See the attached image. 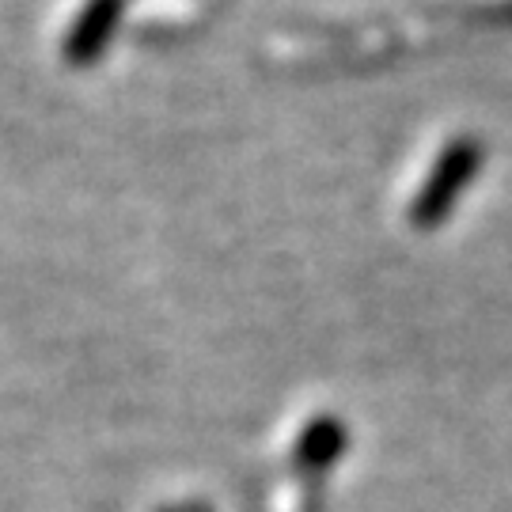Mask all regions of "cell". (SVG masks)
Segmentation results:
<instances>
[{
	"label": "cell",
	"instance_id": "6da1fadb",
	"mask_svg": "<svg viewBox=\"0 0 512 512\" xmlns=\"http://www.w3.org/2000/svg\"><path fill=\"white\" fill-rule=\"evenodd\" d=\"M482 164V152H478L475 141H452V145L440 152V160L433 164L429 171V179L425 186L418 190V198L410 205V220L418 224V228H433L444 220V213L459 202V194H463V186L471 183V175L478 171Z\"/></svg>",
	"mask_w": 512,
	"mask_h": 512
},
{
	"label": "cell",
	"instance_id": "7a4b0ae2",
	"mask_svg": "<svg viewBox=\"0 0 512 512\" xmlns=\"http://www.w3.org/2000/svg\"><path fill=\"white\" fill-rule=\"evenodd\" d=\"M114 12H122V0H95V8L84 16V23L76 27V46L80 50H99V42H103V31H107V19L114 16Z\"/></svg>",
	"mask_w": 512,
	"mask_h": 512
},
{
	"label": "cell",
	"instance_id": "3957f363",
	"mask_svg": "<svg viewBox=\"0 0 512 512\" xmlns=\"http://www.w3.org/2000/svg\"><path fill=\"white\" fill-rule=\"evenodd\" d=\"M509 16H512V8H509Z\"/></svg>",
	"mask_w": 512,
	"mask_h": 512
}]
</instances>
